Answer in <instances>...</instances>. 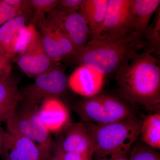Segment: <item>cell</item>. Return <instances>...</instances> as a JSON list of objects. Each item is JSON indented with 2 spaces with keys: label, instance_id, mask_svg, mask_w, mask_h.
<instances>
[{
  "label": "cell",
  "instance_id": "obj_22",
  "mask_svg": "<svg viewBox=\"0 0 160 160\" xmlns=\"http://www.w3.org/2000/svg\"><path fill=\"white\" fill-rule=\"evenodd\" d=\"M23 14H26L15 9L4 0H0V27L11 19Z\"/></svg>",
  "mask_w": 160,
  "mask_h": 160
},
{
  "label": "cell",
  "instance_id": "obj_20",
  "mask_svg": "<svg viewBox=\"0 0 160 160\" xmlns=\"http://www.w3.org/2000/svg\"><path fill=\"white\" fill-rule=\"evenodd\" d=\"M59 0H29L33 19L46 16L56 9Z\"/></svg>",
  "mask_w": 160,
  "mask_h": 160
},
{
  "label": "cell",
  "instance_id": "obj_26",
  "mask_svg": "<svg viewBox=\"0 0 160 160\" xmlns=\"http://www.w3.org/2000/svg\"><path fill=\"white\" fill-rule=\"evenodd\" d=\"M11 59L0 54V81L11 74Z\"/></svg>",
  "mask_w": 160,
  "mask_h": 160
},
{
  "label": "cell",
  "instance_id": "obj_14",
  "mask_svg": "<svg viewBox=\"0 0 160 160\" xmlns=\"http://www.w3.org/2000/svg\"><path fill=\"white\" fill-rule=\"evenodd\" d=\"M21 94L11 74L0 81V123L6 122L14 114Z\"/></svg>",
  "mask_w": 160,
  "mask_h": 160
},
{
  "label": "cell",
  "instance_id": "obj_1",
  "mask_svg": "<svg viewBox=\"0 0 160 160\" xmlns=\"http://www.w3.org/2000/svg\"><path fill=\"white\" fill-rule=\"evenodd\" d=\"M143 34L101 33L92 37L73 59L79 66L104 75L115 72L143 49Z\"/></svg>",
  "mask_w": 160,
  "mask_h": 160
},
{
  "label": "cell",
  "instance_id": "obj_11",
  "mask_svg": "<svg viewBox=\"0 0 160 160\" xmlns=\"http://www.w3.org/2000/svg\"><path fill=\"white\" fill-rule=\"evenodd\" d=\"M104 75L89 67H78L68 79V85L78 94L88 98L94 97L102 89Z\"/></svg>",
  "mask_w": 160,
  "mask_h": 160
},
{
  "label": "cell",
  "instance_id": "obj_3",
  "mask_svg": "<svg viewBox=\"0 0 160 160\" xmlns=\"http://www.w3.org/2000/svg\"><path fill=\"white\" fill-rule=\"evenodd\" d=\"M89 123L87 129L94 154L109 156L128 153L140 135L141 125L134 117L106 125Z\"/></svg>",
  "mask_w": 160,
  "mask_h": 160
},
{
  "label": "cell",
  "instance_id": "obj_12",
  "mask_svg": "<svg viewBox=\"0 0 160 160\" xmlns=\"http://www.w3.org/2000/svg\"><path fill=\"white\" fill-rule=\"evenodd\" d=\"M38 115L46 129L50 132H57L62 129L68 123L69 114L66 106L58 98L44 100Z\"/></svg>",
  "mask_w": 160,
  "mask_h": 160
},
{
  "label": "cell",
  "instance_id": "obj_18",
  "mask_svg": "<svg viewBox=\"0 0 160 160\" xmlns=\"http://www.w3.org/2000/svg\"><path fill=\"white\" fill-rule=\"evenodd\" d=\"M142 141L153 149H160V114L147 116L141 126Z\"/></svg>",
  "mask_w": 160,
  "mask_h": 160
},
{
  "label": "cell",
  "instance_id": "obj_23",
  "mask_svg": "<svg viewBox=\"0 0 160 160\" xmlns=\"http://www.w3.org/2000/svg\"><path fill=\"white\" fill-rule=\"evenodd\" d=\"M83 0H59L56 10L65 13L79 12Z\"/></svg>",
  "mask_w": 160,
  "mask_h": 160
},
{
  "label": "cell",
  "instance_id": "obj_27",
  "mask_svg": "<svg viewBox=\"0 0 160 160\" xmlns=\"http://www.w3.org/2000/svg\"><path fill=\"white\" fill-rule=\"evenodd\" d=\"M127 153H121L110 155V160H128Z\"/></svg>",
  "mask_w": 160,
  "mask_h": 160
},
{
  "label": "cell",
  "instance_id": "obj_19",
  "mask_svg": "<svg viewBox=\"0 0 160 160\" xmlns=\"http://www.w3.org/2000/svg\"><path fill=\"white\" fill-rule=\"evenodd\" d=\"M144 52L159 59L160 56V7L153 21L143 32Z\"/></svg>",
  "mask_w": 160,
  "mask_h": 160
},
{
  "label": "cell",
  "instance_id": "obj_13",
  "mask_svg": "<svg viewBox=\"0 0 160 160\" xmlns=\"http://www.w3.org/2000/svg\"><path fill=\"white\" fill-rule=\"evenodd\" d=\"M58 149L65 152L94 154L89 132L82 123H76L69 128Z\"/></svg>",
  "mask_w": 160,
  "mask_h": 160
},
{
  "label": "cell",
  "instance_id": "obj_4",
  "mask_svg": "<svg viewBox=\"0 0 160 160\" xmlns=\"http://www.w3.org/2000/svg\"><path fill=\"white\" fill-rule=\"evenodd\" d=\"M78 112L84 121L100 125L134 117L132 109L127 103L110 95L91 98L80 105Z\"/></svg>",
  "mask_w": 160,
  "mask_h": 160
},
{
  "label": "cell",
  "instance_id": "obj_31",
  "mask_svg": "<svg viewBox=\"0 0 160 160\" xmlns=\"http://www.w3.org/2000/svg\"><path fill=\"white\" fill-rule=\"evenodd\" d=\"M1 152H0V154H1Z\"/></svg>",
  "mask_w": 160,
  "mask_h": 160
},
{
  "label": "cell",
  "instance_id": "obj_7",
  "mask_svg": "<svg viewBox=\"0 0 160 160\" xmlns=\"http://www.w3.org/2000/svg\"><path fill=\"white\" fill-rule=\"evenodd\" d=\"M46 16L69 40L74 48L76 55L85 46L89 37L91 36L89 26L79 12L65 13L55 9Z\"/></svg>",
  "mask_w": 160,
  "mask_h": 160
},
{
  "label": "cell",
  "instance_id": "obj_21",
  "mask_svg": "<svg viewBox=\"0 0 160 160\" xmlns=\"http://www.w3.org/2000/svg\"><path fill=\"white\" fill-rule=\"evenodd\" d=\"M128 160H160V157L159 154L149 146L138 144L132 149Z\"/></svg>",
  "mask_w": 160,
  "mask_h": 160
},
{
  "label": "cell",
  "instance_id": "obj_24",
  "mask_svg": "<svg viewBox=\"0 0 160 160\" xmlns=\"http://www.w3.org/2000/svg\"><path fill=\"white\" fill-rule=\"evenodd\" d=\"M93 155L65 152L58 149L55 155L62 160H92Z\"/></svg>",
  "mask_w": 160,
  "mask_h": 160
},
{
  "label": "cell",
  "instance_id": "obj_8",
  "mask_svg": "<svg viewBox=\"0 0 160 160\" xmlns=\"http://www.w3.org/2000/svg\"><path fill=\"white\" fill-rule=\"evenodd\" d=\"M16 55V62L20 69L28 76L34 78L59 65L46 53L41 34L38 32L27 48Z\"/></svg>",
  "mask_w": 160,
  "mask_h": 160
},
{
  "label": "cell",
  "instance_id": "obj_29",
  "mask_svg": "<svg viewBox=\"0 0 160 160\" xmlns=\"http://www.w3.org/2000/svg\"><path fill=\"white\" fill-rule=\"evenodd\" d=\"M95 155V160H110V156Z\"/></svg>",
  "mask_w": 160,
  "mask_h": 160
},
{
  "label": "cell",
  "instance_id": "obj_15",
  "mask_svg": "<svg viewBox=\"0 0 160 160\" xmlns=\"http://www.w3.org/2000/svg\"><path fill=\"white\" fill-rule=\"evenodd\" d=\"M109 0H83L79 12L86 20L91 36L101 34Z\"/></svg>",
  "mask_w": 160,
  "mask_h": 160
},
{
  "label": "cell",
  "instance_id": "obj_2",
  "mask_svg": "<svg viewBox=\"0 0 160 160\" xmlns=\"http://www.w3.org/2000/svg\"><path fill=\"white\" fill-rule=\"evenodd\" d=\"M115 72L119 91L125 99L147 107L159 105L160 67L157 58L138 52Z\"/></svg>",
  "mask_w": 160,
  "mask_h": 160
},
{
  "label": "cell",
  "instance_id": "obj_10",
  "mask_svg": "<svg viewBox=\"0 0 160 160\" xmlns=\"http://www.w3.org/2000/svg\"><path fill=\"white\" fill-rule=\"evenodd\" d=\"M3 152L6 160H46L48 158L32 140L7 131Z\"/></svg>",
  "mask_w": 160,
  "mask_h": 160
},
{
  "label": "cell",
  "instance_id": "obj_9",
  "mask_svg": "<svg viewBox=\"0 0 160 160\" xmlns=\"http://www.w3.org/2000/svg\"><path fill=\"white\" fill-rule=\"evenodd\" d=\"M132 0H109L101 33H127L135 31Z\"/></svg>",
  "mask_w": 160,
  "mask_h": 160
},
{
  "label": "cell",
  "instance_id": "obj_16",
  "mask_svg": "<svg viewBox=\"0 0 160 160\" xmlns=\"http://www.w3.org/2000/svg\"><path fill=\"white\" fill-rule=\"evenodd\" d=\"M29 15L18 16L6 22L0 27V54L12 59V43L16 35L27 25Z\"/></svg>",
  "mask_w": 160,
  "mask_h": 160
},
{
  "label": "cell",
  "instance_id": "obj_6",
  "mask_svg": "<svg viewBox=\"0 0 160 160\" xmlns=\"http://www.w3.org/2000/svg\"><path fill=\"white\" fill-rule=\"evenodd\" d=\"M33 20L41 30L44 50L52 61L59 62L64 59H73L76 53L72 44L46 16Z\"/></svg>",
  "mask_w": 160,
  "mask_h": 160
},
{
  "label": "cell",
  "instance_id": "obj_17",
  "mask_svg": "<svg viewBox=\"0 0 160 160\" xmlns=\"http://www.w3.org/2000/svg\"><path fill=\"white\" fill-rule=\"evenodd\" d=\"M160 0H132L135 31L142 33L149 25L152 17L160 7Z\"/></svg>",
  "mask_w": 160,
  "mask_h": 160
},
{
  "label": "cell",
  "instance_id": "obj_30",
  "mask_svg": "<svg viewBox=\"0 0 160 160\" xmlns=\"http://www.w3.org/2000/svg\"><path fill=\"white\" fill-rule=\"evenodd\" d=\"M51 160H62L60 158H59L58 157H57L55 155L54 157L52 158V159Z\"/></svg>",
  "mask_w": 160,
  "mask_h": 160
},
{
  "label": "cell",
  "instance_id": "obj_5",
  "mask_svg": "<svg viewBox=\"0 0 160 160\" xmlns=\"http://www.w3.org/2000/svg\"><path fill=\"white\" fill-rule=\"evenodd\" d=\"M59 66L35 78L34 82L25 91V103L38 106L42 101L58 98L65 93L68 86V79L65 72Z\"/></svg>",
  "mask_w": 160,
  "mask_h": 160
},
{
  "label": "cell",
  "instance_id": "obj_25",
  "mask_svg": "<svg viewBox=\"0 0 160 160\" xmlns=\"http://www.w3.org/2000/svg\"><path fill=\"white\" fill-rule=\"evenodd\" d=\"M5 2L24 14L30 15L32 9L29 0H4Z\"/></svg>",
  "mask_w": 160,
  "mask_h": 160
},
{
  "label": "cell",
  "instance_id": "obj_28",
  "mask_svg": "<svg viewBox=\"0 0 160 160\" xmlns=\"http://www.w3.org/2000/svg\"><path fill=\"white\" fill-rule=\"evenodd\" d=\"M5 131L0 128V152H3L5 145Z\"/></svg>",
  "mask_w": 160,
  "mask_h": 160
}]
</instances>
